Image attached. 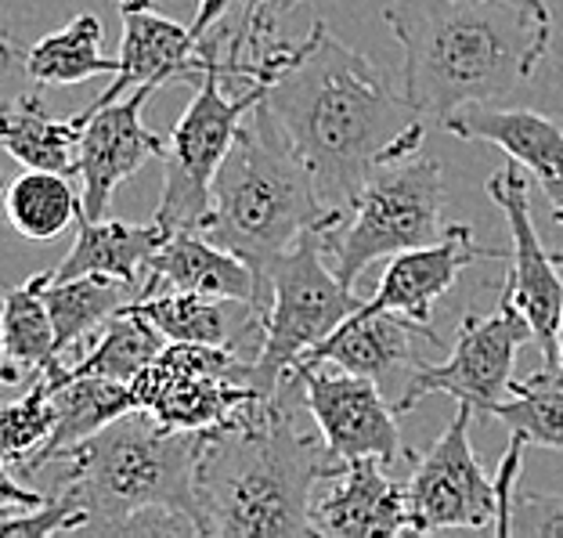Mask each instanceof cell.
Wrapping results in <instances>:
<instances>
[{
	"label": "cell",
	"instance_id": "obj_10",
	"mask_svg": "<svg viewBox=\"0 0 563 538\" xmlns=\"http://www.w3.org/2000/svg\"><path fill=\"white\" fill-rule=\"evenodd\" d=\"M528 340H534L528 318L506 293H498V311L466 315L452 354L438 365H419L394 408L405 416L427 394H448L459 405H470L473 413L492 416V408L514 391V362Z\"/></svg>",
	"mask_w": 563,
	"mask_h": 538
},
{
	"label": "cell",
	"instance_id": "obj_18",
	"mask_svg": "<svg viewBox=\"0 0 563 538\" xmlns=\"http://www.w3.org/2000/svg\"><path fill=\"white\" fill-rule=\"evenodd\" d=\"M488 257L492 261L506 257V250H484L473 242L470 224H452L441 242H430V246H416L390 257L373 300H365V307L368 311H394L412 318L419 326H430V307L455 286L459 275L470 264Z\"/></svg>",
	"mask_w": 563,
	"mask_h": 538
},
{
	"label": "cell",
	"instance_id": "obj_22",
	"mask_svg": "<svg viewBox=\"0 0 563 538\" xmlns=\"http://www.w3.org/2000/svg\"><path fill=\"white\" fill-rule=\"evenodd\" d=\"M44 369L51 373V380H55V430H51V438L44 441L41 452L25 463L22 473H33L44 463L66 459L80 441L95 438L109 422H117L120 416L137 408L131 383H120L109 376H62L58 362H51Z\"/></svg>",
	"mask_w": 563,
	"mask_h": 538
},
{
	"label": "cell",
	"instance_id": "obj_34",
	"mask_svg": "<svg viewBox=\"0 0 563 538\" xmlns=\"http://www.w3.org/2000/svg\"><path fill=\"white\" fill-rule=\"evenodd\" d=\"M509 535L523 538H563V492L553 495H517Z\"/></svg>",
	"mask_w": 563,
	"mask_h": 538
},
{
	"label": "cell",
	"instance_id": "obj_26",
	"mask_svg": "<svg viewBox=\"0 0 563 538\" xmlns=\"http://www.w3.org/2000/svg\"><path fill=\"white\" fill-rule=\"evenodd\" d=\"M106 30H101L98 15L84 11L76 15L66 30L44 36L33 47L22 51V69L33 84H58V87H73V84H87L101 73H117L120 58H109L106 51Z\"/></svg>",
	"mask_w": 563,
	"mask_h": 538
},
{
	"label": "cell",
	"instance_id": "obj_38",
	"mask_svg": "<svg viewBox=\"0 0 563 538\" xmlns=\"http://www.w3.org/2000/svg\"><path fill=\"white\" fill-rule=\"evenodd\" d=\"M553 221H556V224H563V202H560V207L553 210Z\"/></svg>",
	"mask_w": 563,
	"mask_h": 538
},
{
	"label": "cell",
	"instance_id": "obj_5",
	"mask_svg": "<svg viewBox=\"0 0 563 538\" xmlns=\"http://www.w3.org/2000/svg\"><path fill=\"white\" fill-rule=\"evenodd\" d=\"M199 444L202 433L163 427L145 408L76 444L66 488L87 514L84 535H117L145 509H174L199 528Z\"/></svg>",
	"mask_w": 563,
	"mask_h": 538
},
{
	"label": "cell",
	"instance_id": "obj_35",
	"mask_svg": "<svg viewBox=\"0 0 563 538\" xmlns=\"http://www.w3.org/2000/svg\"><path fill=\"white\" fill-rule=\"evenodd\" d=\"M47 498L44 495H36V492H30V488H19V481L11 477V473H4V477H0V509H8L11 506H22V509H36V506H44ZM19 509V514H22Z\"/></svg>",
	"mask_w": 563,
	"mask_h": 538
},
{
	"label": "cell",
	"instance_id": "obj_39",
	"mask_svg": "<svg viewBox=\"0 0 563 538\" xmlns=\"http://www.w3.org/2000/svg\"><path fill=\"white\" fill-rule=\"evenodd\" d=\"M553 261H556V264L563 267V250H556V253H553Z\"/></svg>",
	"mask_w": 563,
	"mask_h": 538
},
{
	"label": "cell",
	"instance_id": "obj_7",
	"mask_svg": "<svg viewBox=\"0 0 563 538\" xmlns=\"http://www.w3.org/2000/svg\"><path fill=\"white\" fill-rule=\"evenodd\" d=\"M441 163L427 156L394 160L368 177L336 224L322 232L325 257L354 286L368 264L430 246L448 235Z\"/></svg>",
	"mask_w": 563,
	"mask_h": 538
},
{
	"label": "cell",
	"instance_id": "obj_2",
	"mask_svg": "<svg viewBox=\"0 0 563 538\" xmlns=\"http://www.w3.org/2000/svg\"><path fill=\"white\" fill-rule=\"evenodd\" d=\"M383 19L401 44V91L433 120L506 98L553 41V19L509 0H390Z\"/></svg>",
	"mask_w": 563,
	"mask_h": 538
},
{
	"label": "cell",
	"instance_id": "obj_4",
	"mask_svg": "<svg viewBox=\"0 0 563 538\" xmlns=\"http://www.w3.org/2000/svg\"><path fill=\"white\" fill-rule=\"evenodd\" d=\"M307 174L261 109H253L221 171L213 177V207L202 235L242 257L261 282V311L272 307V272L292 242L311 228L336 224Z\"/></svg>",
	"mask_w": 563,
	"mask_h": 538
},
{
	"label": "cell",
	"instance_id": "obj_37",
	"mask_svg": "<svg viewBox=\"0 0 563 538\" xmlns=\"http://www.w3.org/2000/svg\"><path fill=\"white\" fill-rule=\"evenodd\" d=\"M556 380L563 383V322H560V362H556Z\"/></svg>",
	"mask_w": 563,
	"mask_h": 538
},
{
	"label": "cell",
	"instance_id": "obj_6",
	"mask_svg": "<svg viewBox=\"0 0 563 538\" xmlns=\"http://www.w3.org/2000/svg\"><path fill=\"white\" fill-rule=\"evenodd\" d=\"M232 41V25L224 19L207 33L210 66L196 87V98L185 117L166 131L163 152V199L156 221L166 232H199L213 207V177L232 152L239 127L261 106L264 84H250L239 98L224 95V44Z\"/></svg>",
	"mask_w": 563,
	"mask_h": 538
},
{
	"label": "cell",
	"instance_id": "obj_9",
	"mask_svg": "<svg viewBox=\"0 0 563 538\" xmlns=\"http://www.w3.org/2000/svg\"><path fill=\"white\" fill-rule=\"evenodd\" d=\"M131 387L137 408L152 413L163 427L191 433L228 427L264 402L253 358L207 343H166Z\"/></svg>",
	"mask_w": 563,
	"mask_h": 538
},
{
	"label": "cell",
	"instance_id": "obj_14",
	"mask_svg": "<svg viewBox=\"0 0 563 538\" xmlns=\"http://www.w3.org/2000/svg\"><path fill=\"white\" fill-rule=\"evenodd\" d=\"M488 196L498 210L506 213L514 250H509V267L503 293L517 304V311L528 318L531 337L545 358V369L556 373L560 362V322H563V278L556 272L553 253H545L531 217V191L520 177V163L514 160L498 174L488 177Z\"/></svg>",
	"mask_w": 563,
	"mask_h": 538
},
{
	"label": "cell",
	"instance_id": "obj_20",
	"mask_svg": "<svg viewBox=\"0 0 563 538\" xmlns=\"http://www.w3.org/2000/svg\"><path fill=\"white\" fill-rule=\"evenodd\" d=\"M170 343H207V348L250 351L253 362L264 348V315L253 300L210 297V293H159L131 304Z\"/></svg>",
	"mask_w": 563,
	"mask_h": 538
},
{
	"label": "cell",
	"instance_id": "obj_1",
	"mask_svg": "<svg viewBox=\"0 0 563 538\" xmlns=\"http://www.w3.org/2000/svg\"><path fill=\"white\" fill-rule=\"evenodd\" d=\"M264 84L261 112L297 156L318 196L343 213L379 166L416 156L422 117L398 98L362 51L336 41L322 22L297 44H267L253 55Z\"/></svg>",
	"mask_w": 563,
	"mask_h": 538
},
{
	"label": "cell",
	"instance_id": "obj_17",
	"mask_svg": "<svg viewBox=\"0 0 563 538\" xmlns=\"http://www.w3.org/2000/svg\"><path fill=\"white\" fill-rule=\"evenodd\" d=\"M314 535L329 538H376L408 531V492L394 481L379 459L340 463L314 488L311 498Z\"/></svg>",
	"mask_w": 563,
	"mask_h": 538
},
{
	"label": "cell",
	"instance_id": "obj_3",
	"mask_svg": "<svg viewBox=\"0 0 563 538\" xmlns=\"http://www.w3.org/2000/svg\"><path fill=\"white\" fill-rule=\"evenodd\" d=\"M286 391L289 383L278 398L257 402L235 422L202 433L196 466L199 535H314L311 498L340 459L329 452L322 433L297 430Z\"/></svg>",
	"mask_w": 563,
	"mask_h": 538
},
{
	"label": "cell",
	"instance_id": "obj_11",
	"mask_svg": "<svg viewBox=\"0 0 563 538\" xmlns=\"http://www.w3.org/2000/svg\"><path fill=\"white\" fill-rule=\"evenodd\" d=\"M473 408L459 405L448 427L422 455H412L408 492V535L433 531H495L498 492L470 444Z\"/></svg>",
	"mask_w": 563,
	"mask_h": 538
},
{
	"label": "cell",
	"instance_id": "obj_19",
	"mask_svg": "<svg viewBox=\"0 0 563 538\" xmlns=\"http://www.w3.org/2000/svg\"><path fill=\"white\" fill-rule=\"evenodd\" d=\"M159 293H210V297L253 300L261 311V282L253 267L232 250L217 246L202 232H170L163 246L152 253L141 275V297ZM264 315V311H261Z\"/></svg>",
	"mask_w": 563,
	"mask_h": 538
},
{
	"label": "cell",
	"instance_id": "obj_27",
	"mask_svg": "<svg viewBox=\"0 0 563 538\" xmlns=\"http://www.w3.org/2000/svg\"><path fill=\"white\" fill-rule=\"evenodd\" d=\"M163 332L134 307H123L117 318L95 332V343L80 362H58L62 376H109L120 383H134L156 362L166 348Z\"/></svg>",
	"mask_w": 563,
	"mask_h": 538
},
{
	"label": "cell",
	"instance_id": "obj_29",
	"mask_svg": "<svg viewBox=\"0 0 563 538\" xmlns=\"http://www.w3.org/2000/svg\"><path fill=\"white\" fill-rule=\"evenodd\" d=\"M8 224L33 242L62 235L73 221L84 217V196L69 185L66 174L55 171H25L8 185L4 196Z\"/></svg>",
	"mask_w": 563,
	"mask_h": 538
},
{
	"label": "cell",
	"instance_id": "obj_30",
	"mask_svg": "<svg viewBox=\"0 0 563 538\" xmlns=\"http://www.w3.org/2000/svg\"><path fill=\"white\" fill-rule=\"evenodd\" d=\"M492 416L528 444L563 452V383L553 369H542L528 380H514L509 398L498 402Z\"/></svg>",
	"mask_w": 563,
	"mask_h": 538
},
{
	"label": "cell",
	"instance_id": "obj_32",
	"mask_svg": "<svg viewBox=\"0 0 563 538\" xmlns=\"http://www.w3.org/2000/svg\"><path fill=\"white\" fill-rule=\"evenodd\" d=\"M87 514L66 488L62 495L47 498L44 506L22 509V514L0 517V538H51V535H80Z\"/></svg>",
	"mask_w": 563,
	"mask_h": 538
},
{
	"label": "cell",
	"instance_id": "obj_33",
	"mask_svg": "<svg viewBox=\"0 0 563 538\" xmlns=\"http://www.w3.org/2000/svg\"><path fill=\"white\" fill-rule=\"evenodd\" d=\"M303 0H242V15L239 25L232 30V47L224 51V62H242L253 58L257 51H264L272 44V30L282 11H292Z\"/></svg>",
	"mask_w": 563,
	"mask_h": 538
},
{
	"label": "cell",
	"instance_id": "obj_23",
	"mask_svg": "<svg viewBox=\"0 0 563 538\" xmlns=\"http://www.w3.org/2000/svg\"><path fill=\"white\" fill-rule=\"evenodd\" d=\"M166 228L152 224H126L120 217H80L76 221V239L69 253L62 257L58 267H51L55 278H80V275H109V278H123L131 286H141V275H145V264L152 261L163 242H166Z\"/></svg>",
	"mask_w": 563,
	"mask_h": 538
},
{
	"label": "cell",
	"instance_id": "obj_16",
	"mask_svg": "<svg viewBox=\"0 0 563 538\" xmlns=\"http://www.w3.org/2000/svg\"><path fill=\"white\" fill-rule=\"evenodd\" d=\"M412 337L438 340L430 326H419L394 311H368L362 304L347 322L307 351L300 365H336L343 373L376 380L383 391H394V402H398L408 380L422 365L412 354Z\"/></svg>",
	"mask_w": 563,
	"mask_h": 538
},
{
	"label": "cell",
	"instance_id": "obj_8",
	"mask_svg": "<svg viewBox=\"0 0 563 538\" xmlns=\"http://www.w3.org/2000/svg\"><path fill=\"white\" fill-rule=\"evenodd\" d=\"M325 228H311L282 253L272 272V307L264 322V348L257 354V391L264 402L282 394L297 376L303 354L318 348L332 329H340L362 307L325 257Z\"/></svg>",
	"mask_w": 563,
	"mask_h": 538
},
{
	"label": "cell",
	"instance_id": "obj_25",
	"mask_svg": "<svg viewBox=\"0 0 563 538\" xmlns=\"http://www.w3.org/2000/svg\"><path fill=\"white\" fill-rule=\"evenodd\" d=\"M141 297V286H131L123 278L109 275H80V278H55L44 289L51 322H55V362H62L76 343L117 318L123 307H131Z\"/></svg>",
	"mask_w": 563,
	"mask_h": 538
},
{
	"label": "cell",
	"instance_id": "obj_21",
	"mask_svg": "<svg viewBox=\"0 0 563 538\" xmlns=\"http://www.w3.org/2000/svg\"><path fill=\"white\" fill-rule=\"evenodd\" d=\"M448 134L498 145L523 171H531L553 199L563 202V127L534 109H492V101L455 109L441 120Z\"/></svg>",
	"mask_w": 563,
	"mask_h": 538
},
{
	"label": "cell",
	"instance_id": "obj_28",
	"mask_svg": "<svg viewBox=\"0 0 563 538\" xmlns=\"http://www.w3.org/2000/svg\"><path fill=\"white\" fill-rule=\"evenodd\" d=\"M51 272L33 275L22 286L4 293V380L15 383L19 373H41L55 362V322H51L44 289Z\"/></svg>",
	"mask_w": 563,
	"mask_h": 538
},
{
	"label": "cell",
	"instance_id": "obj_24",
	"mask_svg": "<svg viewBox=\"0 0 563 538\" xmlns=\"http://www.w3.org/2000/svg\"><path fill=\"white\" fill-rule=\"evenodd\" d=\"M0 141L8 156L22 163L25 171H55V174H80V120L51 117L41 95H22L4 106L0 117Z\"/></svg>",
	"mask_w": 563,
	"mask_h": 538
},
{
	"label": "cell",
	"instance_id": "obj_36",
	"mask_svg": "<svg viewBox=\"0 0 563 538\" xmlns=\"http://www.w3.org/2000/svg\"><path fill=\"white\" fill-rule=\"evenodd\" d=\"M509 4H520V8H528V11H534V15H549V8L542 4V0H509Z\"/></svg>",
	"mask_w": 563,
	"mask_h": 538
},
{
	"label": "cell",
	"instance_id": "obj_15",
	"mask_svg": "<svg viewBox=\"0 0 563 538\" xmlns=\"http://www.w3.org/2000/svg\"><path fill=\"white\" fill-rule=\"evenodd\" d=\"M156 87H137L126 98L101 109L76 112L84 123L80 141V182H84V217L101 221L109 213V199L126 177L137 174L148 160H163L166 134H152L141 123L148 98Z\"/></svg>",
	"mask_w": 563,
	"mask_h": 538
},
{
	"label": "cell",
	"instance_id": "obj_31",
	"mask_svg": "<svg viewBox=\"0 0 563 538\" xmlns=\"http://www.w3.org/2000/svg\"><path fill=\"white\" fill-rule=\"evenodd\" d=\"M55 430V380L41 369L25 398L11 402L0 416V433H4V463L25 470V463L41 452L44 441Z\"/></svg>",
	"mask_w": 563,
	"mask_h": 538
},
{
	"label": "cell",
	"instance_id": "obj_13",
	"mask_svg": "<svg viewBox=\"0 0 563 538\" xmlns=\"http://www.w3.org/2000/svg\"><path fill=\"white\" fill-rule=\"evenodd\" d=\"M297 383L303 387L300 398L314 416L318 433L340 463H354V459H379L387 466L398 463L401 413L387 402V391L376 380L343 373V369L329 373L325 365H300Z\"/></svg>",
	"mask_w": 563,
	"mask_h": 538
},
{
	"label": "cell",
	"instance_id": "obj_12",
	"mask_svg": "<svg viewBox=\"0 0 563 538\" xmlns=\"http://www.w3.org/2000/svg\"><path fill=\"white\" fill-rule=\"evenodd\" d=\"M228 8H232V0H199L196 22L181 25L166 19L156 0H120V69L112 73L109 87L95 98V106L87 109L112 106L137 87H156V91L166 84L199 87L202 73L210 66L207 33L228 15Z\"/></svg>",
	"mask_w": 563,
	"mask_h": 538
}]
</instances>
